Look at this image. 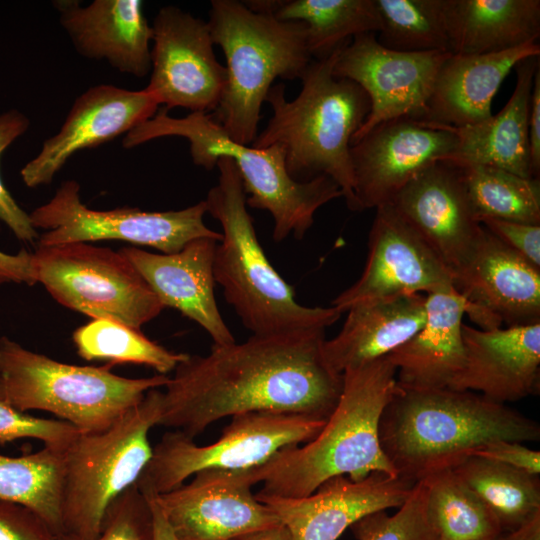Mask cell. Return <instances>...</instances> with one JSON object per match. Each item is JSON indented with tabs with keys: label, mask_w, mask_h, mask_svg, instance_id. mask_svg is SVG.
Returning a JSON list of instances; mask_svg holds the SVG:
<instances>
[{
	"label": "cell",
	"mask_w": 540,
	"mask_h": 540,
	"mask_svg": "<svg viewBox=\"0 0 540 540\" xmlns=\"http://www.w3.org/2000/svg\"><path fill=\"white\" fill-rule=\"evenodd\" d=\"M159 106L145 89L133 91L111 84L90 87L75 99L60 130L22 168L23 182L28 187L50 183L76 152L127 134L153 117Z\"/></svg>",
	"instance_id": "cell-20"
},
{
	"label": "cell",
	"mask_w": 540,
	"mask_h": 540,
	"mask_svg": "<svg viewBox=\"0 0 540 540\" xmlns=\"http://www.w3.org/2000/svg\"><path fill=\"white\" fill-rule=\"evenodd\" d=\"M457 146L451 127L401 117L382 122L350 146L357 211L390 204L429 165Z\"/></svg>",
	"instance_id": "cell-15"
},
{
	"label": "cell",
	"mask_w": 540,
	"mask_h": 540,
	"mask_svg": "<svg viewBox=\"0 0 540 540\" xmlns=\"http://www.w3.org/2000/svg\"><path fill=\"white\" fill-rule=\"evenodd\" d=\"M450 52H399L383 47L375 33L354 36L336 58L333 74L357 83L370 111L351 144L378 124L401 117L423 120L439 68Z\"/></svg>",
	"instance_id": "cell-14"
},
{
	"label": "cell",
	"mask_w": 540,
	"mask_h": 540,
	"mask_svg": "<svg viewBox=\"0 0 540 540\" xmlns=\"http://www.w3.org/2000/svg\"><path fill=\"white\" fill-rule=\"evenodd\" d=\"M338 402L315 438L252 467L260 495L298 498L336 476L353 481L373 472L398 476L382 451L379 423L397 389L396 368L383 357L346 369Z\"/></svg>",
	"instance_id": "cell-3"
},
{
	"label": "cell",
	"mask_w": 540,
	"mask_h": 540,
	"mask_svg": "<svg viewBox=\"0 0 540 540\" xmlns=\"http://www.w3.org/2000/svg\"><path fill=\"white\" fill-rule=\"evenodd\" d=\"M212 444L198 446L184 433H164L135 483L145 495L171 491L194 474L208 469L239 470L263 464L277 452L309 442L326 423L298 414L244 413Z\"/></svg>",
	"instance_id": "cell-10"
},
{
	"label": "cell",
	"mask_w": 540,
	"mask_h": 540,
	"mask_svg": "<svg viewBox=\"0 0 540 540\" xmlns=\"http://www.w3.org/2000/svg\"><path fill=\"white\" fill-rule=\"evenodd\" d=\"M453 275L474 251L482 225L460 166L437 161L411 179L390 203Z\"/></svg>",
	"instance_id": "cell-19"
},
{
	"label": "cell",
	"mask_w": 540,
	"mask_h": 540,
	"mask_svg": "<svg viewBox=\"0 0 540 540\" xmlns=\"http://www.w3.org/2000/svg\"><path fill=\"white\" fill-rule=\"evenodd\" d=\"M357 540H436L426 513V492L422 480L413 486L397 512L386 510L369 514L352 526Z\"/></svg>",
	"instance_id": "cell-37"
},
{
	"label": "cell",
	"mask_w": 540,
	"mask_h": 540,
	"mask_svg": "<svg viewBox=\"0 0 540 540\" xmlns=\"http://www.w3.org/2000/svg\"><path fill=\"white\" fill-rule=\"evenodd\" d=\"M37 282L61 305L140 329L163 304L120 252L86 242L38 246Z\"/></svg>",
	"instance_id": "cell-11"
},
{
	"label": "cell",
	"mask_w": 540,
	"mask_h": 540,
	"mask_svg": "<svg viewBox=\"0 0 540 540\" xmlns=\"http://www.w3.org/2000/svg\"><path fill=\"white\" fill-rule=\"evenodd\" d=\"M532 56H540L538 41L492 54L450 53L438 70L422 121L459 128L491 117L492 100L506 76Z\"/></svg>",
	"instance_id": "cell-25"
},
{
	"label": "cell",
	"mask_w": 540,
	"mask_h": 540,
	"mask_svg": "<svg viewBox=\"0 0 540 540\" xmlns=\"http://www.w3.org/2000/svg\"><path fill=\"white\" fill-rule=\"evenodd\" d=\"M218 182L204 200L222 228L213 259L215 282L223 288L245 328L269 335L331 326L341 316L334 307L299 304L294 289L280 276L260 245L247 211L246 194L232 159L221 157Z\"/></svg>",
	"instance_id": "cell-5"
},
{
	"label": "cell",
	"mask_w": 540,
	"mask_h": 540,
	"mask_svg": "<svg viewBox=\"0 0 540 540\" xmlns=\"http://www.w3.org/2000/svg\"><path fill=\"white\" fill-rule=\"evenodd\" d=\"M381 20L377 41L408 53L450 52L442 0H375Z\"/></svg>",
	"instance_id": "cell-36"
},
{
	"label": "cell",
	"mask_w": 540,
	"mask_h": 540,
	"mask_svg": "<svg viewBox=\"0 0 540 540\" xmlns=\"http://www.w3.org/2000/svg\"><path fill=\"white\" fill-rule=\"evenodd\" d=\"M182 137L190 145L196 166L212 170L221 157L233 160L240 175L247 206L269 212L273 239L290 235L302 239L314 222L316 211L333 199L343 197L338 184L325 175L296 181L285 166L281 146L255 148L233 141L210 113L190 112L182 118L159 109L150 119L129 131L122 141L126 149L161 137Z\"/></svg>",
	"instance_id": "cell-6"
},
{
	"label": "cell",
	"mask_w": 540,
	"mask_h": 540,
	"mask_svg": "<svg viewBox=\"0 0 540 540\" xmlns=\"http://www.w3.org/2000/svg\"><path fill=\"white\" fill-rule=\"evenodd\" d=\"M62 451L49 447L22 456L0 454V500L37 515L53 535L63 532Z\"/></svg>",
	"instance_id": "cell-32"
},
{
	"label": "cell",
	"mask_w": 540,
	"mask_h": 540,
	"mask_svg": "<svg viewBox=\"0 0 540 540\" xmlns=\"http://www.w3.org/2000/svg\"><path fill=\"white\" fill-rule=\"evenodd\" d=\"M466 315L480 329L540 323V268L509 249L483 226L466 263L452 275Z\"/></svg>",
	"instance_id": "cell-18"
},
{
	"label": "cell",
	"mask_w": 540,
	"mask_h": 540,
	"mask_svg": "<svg viewBox=\"0 0 540 540\" xmlns=\"http://www.w3.org/2000/svg\"><path fill=\"white\" fill-rule=\"evenodd\" d=\"M179 487L155 495L180 540H233L243 534L281 524L256 499L251 468L208 469Z\"/></svg>",
	"instance_id": "cell-17"
},
{
	"label": "cell",
	"mask_w": 540,
	"mask_h": 540,
	"mask_svg": "<svg viewBox=\"0 0 540 540\" xmlns=\"http://www.w3.org/2000/svg\"><path fill=\"white\" fill-rule=\"evenodd\" d=\"M73 341L78 355L87 361H108L112 366L142 364L162 375L174 371L187 356L167 350L148 339L140 329L108 318L93 319L78 328Z\"/></svg>",
	"instance_id": "cell-35"
},
{
	"label": "cell",
	"mask_w": 540,
	"mask_h": 540,
	"mask_svg": "<svg viewBox=\"0 0 540 540\" xmlns=\"http://www.w3.org/2000/svg\"><path fill=\"white\" fill-rule=\"evenodd\" d=\"M540 56L519 61L516 85L506 105L496 115L473 124L453 128L457 146L443 161L458 166L482 165L534 178L529 154V109L534 75Z\"/></svg>",
	"instance_id": "cell-27"
},
{
	"label": "cell",
	"mask_w": 540,
	"mask_h": 540,
	"mask_svg": "<svg viewBox=\"0 0 540 540\" xmlns=\"http://www.w3.org/2000/svg\"><path fill=\"white\" fill-rule=\"evenodd\" d=\"M255 12L270 13L283 21L306 25L307 45L313 60L329 57L354 36L376 33L381 20L375 0H249Z\"/></svg>",
	"instance_id": "cell-30"
},
{
	"label": "cell",
	"mask_w": 540,
	"mask_h": 540,
	"mask_svg": "<svg viewBox=\"0 0 540 540\" xmlns=\"http://www.w3.org/2000/svg\"><path fill=\"white\" fill-rule=\"evenodd\" d=\"M218 241L198 238L172 254L135 247L119 252L133 265L164 307H172L200 325L214 345L235 342L215 299L214 252Z\"/></svg>",
	"instance_id": "cell-23"
},
{
	"label": "cell",
	"mask_w": 540,
	"mask_h": 540,
	"mask_svg": "<svg viewBox=\"0 0 540 540\" xmlns=\"http://www.w3.org/2000/svg\"><path fill=\"white\" fill-rule=\"evenodd\" d=\"M233 540H295L290 530L284 524L252 531Z\"/></svg>",
	"instance_id": "cell-47"
},
{
	"label": "cell",
	"mask_w": 540,
	"mask_h": 540,
	"mask_svg": "<svg viewBox=\"0 0 540 540\" xmlns=\"http://www.w3.org/2000/svg\"><path fill=\"white\" fill-rule=\"evenodd\" d=\"M451 469L494 514L504 533L540 515L539 475L476 456Z\"/></svg>",
	"instance_id": "cell-31"
},
{
	"label": "cell",
	"mask_w": 540,
	"mask_h": 540,
	"mask_svg": "<svg viewBox=\"0 0 540 540\" xmlns=\"http://www.w3.org/2000/svg\"><path fill=\"white\" fill-rule=\"evenodd\" d=\"M145 496L150 503L152 512V540H180L160 509L155 494H147Z\"/></svg>",
	"instance_id": "cell-46"
},
{
	"label": "cell",
	"mask_w": 540,
	"mask_h": 540,
	"mask_svg": "<svg viewBox=\"0 0 540 540\" xmlns=\"http://www.w3.org/2000/svg\"><path fill=\"white\" fill-rule=\"evenodd\" d=\"M151 27V71L144 89L167 111L176 107L215 111L227 72L215 56L208 23L178 7L165 6Z\"/></svg>",
	"instance_id": "cell-13"
},
{
	"label": "cell",
	"mask_w": 540,
	"mask_h": 540,
	"mask_svg": "<svg viewBox=\"0 0 540 540\" xmlns=\"http://www.w3.org/2000/svg\"><path fill=\"white\" fill-rule=\"evenodd\" d=\"M495 540H508V539H507L506 533H503L500 537H498V538L495 539Z\"/></svg>",
	"instance_id": "cell-49"
},
{
	"label": "cell",
	"mask_w": 540,
	"mask_h": 540,
	"mask_svg": "<svg viewBox=\"0 0 540 540\" xmlns=\"http://www.w3.org/2000/svg\"><path fill=\"white\" fill-rule=\"evenodd\" d=\"M506 535L508 540H540V515Z\"/></svg>",
	"instance_id": "cell-48"
},
{
	"label": "cell",
	"mask_w": 540,
	"mask_h": 540,
	"mask_svg": "<svg viewBox=\"0 0 540 540\" xmlns=\"http://www.w3.org/2000/svg\"><path fill=\"white\" fill-rule=\"evenodd\" d=\"M452 287L449 269L393 205L386 204L376 208L361 276L331 305L343 313L362 302Z\"/></svg>",
	"instance_id": "cell-16"
},
{
	"label": "cell",
	"mask_w": 540,
	"mask_h": 540,
	"mask_svg": "<svg viewBox=\"0 0 540 540\" xmlns=\"http://www.w3.org/2000/svg\"><path fill=\"white\" fill-rule=\"evenodd\" d=\"M425 308L422 328L386 356L403 389L449 388L463 368L465 299L452 287L426 294Z\"/></svg>",
	"instance_id": "cell-26"
},
{
	"label": "cell",
	"mask_w": 540,
	"mask_h": 540,
	"mask_svg": "<svg viewBox=\"0 0 540 540\" xmlns=\"http://www.w3.org/2000/svg\"><path fill=\"white\" fill-rule=\"evenodd\" d=\"M29 127L28 118L17 112L9 111L0 115V155ZM0 220L3 221L23 241L32 242L39 237L31 223L30 216L22 210L0 179Z\"/></svg>",
	"instance_id": "cell-40"
},
{
	"label": "cell",
	"mask_w": 540,
	"mask_h": 540,
	"mask_svg": "<svg viewBox=\"0 0 540 540\" xmlns=\"http://www.w3.org/2000/svg\"><path fill=\"white\" fill-rule=\"evenodd\" d=\"M79 184L67 180L46 204L29 214L34 228L46 229L38 246L98 240H123L153 247L163 254L180 251L198 238L222 239L204 223L205 201L185 209L147 212L138 208L89 209L80 200Z\"/></svg>",
	"instance_id": "cell-12"
},
{
	"label": "cell",
	"mask_w": 540,
	"mask_h": 540,
	"mask_svg": "<svg viewBox=\"0 0 540 540\" xmlns=\"http://www.w3.org/2000/svg\"><path fill=\"white\" fill-rule=\"evenodd\" d=\"M80 431L63 420L31 416L0 403V444L23 438L37 439L45 447L63 451Z\"/></svg>",
	"instance_id": "cell-39"
},
{
	"label": "cell",
	"mask_w": 540,
	"mask_h": 540,
	"mask_svg": "<svg viewBox=\"0 0 540 540\" xmlns=\"http://www.w3.org/2000/svg\"><path fill=\"white\" fill-rule=\"evenodd\" d=\"M152 512L136 484L121 493L106 510L100 533L88 540H152ZM54 540H87L67 533Z\"/></svg>",
	"instance_id": "cell-38"
},
{
	"label": "cell",
	"mask_w": 540,
	"mask_h": 540,
	"mask_svg": "<svg viewBox=\"0 0 540 540\" xmlns=\"http://www.w3.org/2000/svg\"><path fill=\"white\" fill-rule=\"evenodd\" d=\"M59 21L76 51L83 57L105 60L114 69L145 77L151 71L153 31L139 0L53 2Z\"/></svg>",
	"instance_id": "cell-24"
},
{
	"label": "cell",
	"mask_w": 540,
	"mask_h": 540,
	"mask_svg": "<svg viewBox=\"0 0 540 540\" xmlns=\"http://www.w3.org/2000/svg\"><path fill=\"white\" fill-rule=\"evenodd\" d=\"M0 540H54V535L28 508L0 500Z\"/></svg>",
	"instance_id": "cell-42"
},
{
	"label": "cell",
	"mask_w": 540,
	"mask_h": 540,
	"mask_svg": "<svg viewBox=\"0 0 540 540\" xmlns=\"http://www.w3.org/2000/svg\"><path fill=\"white\" fill-rule=\"evenodd\" d=\"M539 439L535 420L476 392L451 388L397 386L379 423L383 453L399 477L414 483L452 468L485 443Z\"/></svg>",
	"instance_id": "cell-2"
},
{
	"label": "cell",
	"mask_w": 540,
	"mask_h": 540,
	"mask_svg": "<svg viewBox=\"0 0 540 540\" xmlns=\"http://www.w3.org/2000/svg\"><path fill=\"white\" fill-rule=\"evenodd\" d=\"M464 364L449 388L500 404L539 393L540 323L490 330L462 326Z\"/></svg>",
	"instance_id": "cell-22"
},
{
	"label": "cell",
	"mask_w": 540,
	"mask_h": 540,
	"mask_svg": "<svg viewBox=\"0 0 540 540\" xmlns=\"http://www.w3.org/2000/svg\"><path fill=\"white\" fill-rule=\"evenodd\" d=\"M161 409L162 391L151 389L110 427L79 432L62 451V533L87 540L100 533L110 504L137 482L152 456L149 432Z\"/></svg>",
	"instance_id": "cell-9"
},
{
	"label": "cell",
	"mask_w": 540,
	"mask_h": 540,
	"mask_svg": "<svg viewBox=\"0 0 540 540\" xmlns=\"http://www.w3.org/2000/svg\"><path fill=\"white\" fill-rule=\"evenodd\" d=\"M452 54L513 49L540 36L539 0H442Z\"/></svg>",
	"instance_id": "cell-29"
},
{
	"label": "cell",
	"mask_w": 540,
	"mask_h": 540,
	"mask_svg": "<svg viewBox=\"0 0 540 540\" xmlns=\"http://www.w3.org/2000/svg\"><path fill=\"white\" fill-rule=\"evenodd\" d=\"M529 154L534 178L540 173V67L536 70L530 97L529 109Z\"/></svg>",
	"instance_id": "cell-45"
},
{
	"label": "cell",
	"mask_w": 540,
	"mask_h": 540,
	"mask_svg": "<svg viewBox=\"0 0 540 540\" xmlns=\"http://www.w3.org/2000/svg\"><path fill=\"white\" fill-rule=\"evenodd\" d=\"M469 456L502 463L532 475L540 474V452L523 443L495 440L475 448Z\"/></svg>",
	"instance_id": "cell-43"
},
{
	"label": "cell",
	"mask_w": 540,
	"mask_h": 540,
	"mask_svg": "<svg viewBox=\"0 0 540 540\" xmlns=\"http://www.w3.org/2000/svg\"><path fill=\"white\" fill-rule=\"evenodd\" d=\"M101 367L65 364L0 338V403L52 413L83 433L110 427L169 376L126 378Z\"/></svg>",
	"instance_id": "cell-8"
},
{
	"label": "cell",
	"mask_w": 540,
	"mask_h": 540,
	"mask_svg": "<svg viewBox=\"0 0 540 540\" xmlns=\"http://www.w3.org/2000/svg\"><path fill=\"white\" fill-rule=\"evenodd\" d=\"M426 295L410 294L351 306L339 331L323 343L329 367L346 369L386 357L424 325Z\"/></svg>",
	"instance_id": "cell-28"
},
{
	"label": "cell",
	"mask_w": 540,
	"mask_h": 540,
	"mask_svg": "<svg viewBox=\"0 0 540 540\" xmlns=\"http://www.w3.org/2000/svg\"><path fill=\"white\" fill-rule=\"evenodd\" d=\"M340 49L310 62L295 99H286L282 83L270 88L265 102L272 109V117L252 146H281L293 179L328 176L340 187L348 208L357 211L350 146L369 114L370 100L357 83L334 76Z\"/></svg>",
	"instance_id": "cell-4"
},
{
	"label": "cell",
	"mask_w": 540,
	"mask_h": 540,
	"mask_svg": "<svg viewBox=\"0 0 540 540\" xmlns=\"http://www.w3.org/2000/svg\"><path fill=\"white\" fill-rule=\"evenodd\" d=\"M460 167L478 222L497 218L540 225L539 178H524L490 166Z\"/></svg>",
	"instance_id": "cell-34"
},
{
	"label": "cell",
	"mask_w": 540,
	"mask_h": 540,
	"mask_svg": "<svg viewBox=\"0 0 540 540\" xmlns=\"http://www.w3.org/2000/svg\"><path fill=\"white\" fill-rule=\"evenodd\" d=\"M226 59V83L211 114L235 142L255 140L262 104L276 78H301L313 60L306 25L255 12L243 1L212 0L207 21Z\"/></svg>",
	"instance_id": "cell-7"
},
{
	"label": "cell",
	"mask_w": 540,
	"mask_h": 540,
	"mask_svg": "<svg viewBox=\"0 0 540 540\" xmlns=\"http://www.w3.org/2000/svg\"><path fill=\"white\" fill-rule=\"evenodd\" d=\"M37 283L34 256L25 250L16 255L0 251V284L4 282Z\"/></svg>",
	"instance_id": "cell-44"
},
{
	"label": "cell",
	"mask_w": 540,
	"mask_h": 540,
	"mask_svg": "<svg viewBox=\"0 0 540 540\" xmlns=\"http://www.w3.org/2000/svg\"><path fill=\"white\" fill-rule=\"evenodd\" d=\"M479 223L509 249L540 268V225L497 218H482Z\"/></svg>",
	"instance_id": "cell-41"
},
{
	"label": "cell",
	"mask_w": 540,
	"mask_h": 540,
	"mask_svg": "<svg viewBox=\"0 0 540 540\" xmlns=\"http://www.w3.org/2000/svg\"><path fill=\"white\" fill-rule=\"evenodd\" d=\"M325 329L251 335L212 345L176 366L162 392L159 424L194 439L225 417L253 412L327 419L343 376L323 356Z\"/></svg>",
	"instance_id": "cell-1"
},
{
	"label": "cell",
	"mask_w": 540,
	"mask_h": 540,
	"mask_svg": "<svg viewBox=\"0 0 540 540\" xmlns=\"http://www.w3.org/2000/svg\"><path fill=\"white\" fill-rule=\"evenodd\" d=\"M414 482L383 472L353 481L336 476L312 494L289 498L255 494L292 533L295 540H337L361 518L377 511L400 507Z\"/></svg>",
	"instance_id": "cell-21"
},
{
	"label": "cell",
	"mask_w": 540,
	"mask_h": 540,
	"mask_svg": "<svg viewBox=\"0 0 540 540\" xmlns=\"http://www.w3.org/2000/svg\"><path fill=\"white\" fill-rule=\"evenodd\" d=\"M426 513L436 540H495L504 532L488 507L451 468L421 479Z\"/></svg>",
	"instance_id": "cell-33"
}]
</instances>
